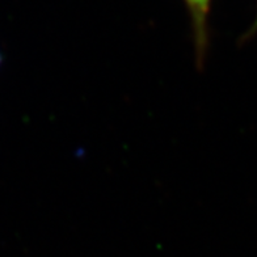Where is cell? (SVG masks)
<instances>
[{
	"instance_id": "1",
	"label": "cell",
	"mask_w": 257,
	"mask_h": 257,
	"mask_svg": "<svg viewBox=\"0 0 257 257\" xmlns=\"http://www.w3.org/2000/svg\"><path fill=\"white\" fill-rule=\"evenodd\" d=\"M190 23L194 63L198 70H203L210 49V12L213 0H183Z\"/></svg>"
},
{
	"instance_id": "2",
	"label": "cell",
	"mask_w": 257,
	"mask_h": 257,
	"mask_svg": "<svg viewBox=\"0 0 257 257\" xmlns=\"http://www.w3.org/2000/svg\"><path fill=\"white\" fill-rule=\"evenodd\" d=\"M257 33V15H256V19H254V21H253V25H252V27L249 28V29H248V32L245 34H244L243 36V38H241V41H247V40H249L250 37H253L254 34Z\"/></svg>"
}]
</instances>
